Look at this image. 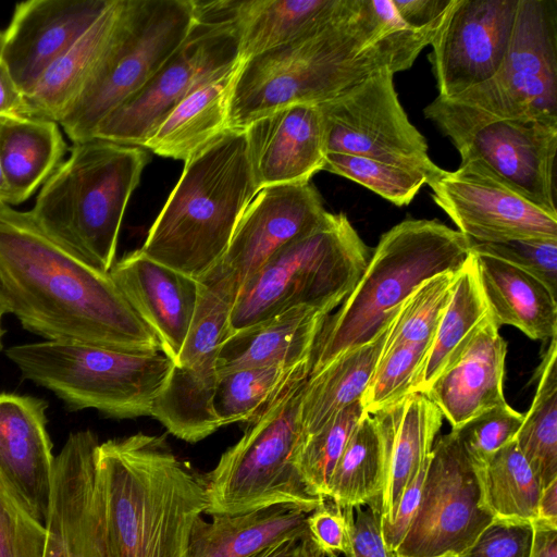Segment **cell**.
<instances>
[{"mask_svg":"<svg viewBox=\"0 0 557 557\" xmlns=\"http://www.w3.org/2000/svg\"><path fill=\"white\" fill-rule=\"evenodd\" d=\"M0 290L9 312L46 341L153 352L160 343L109 273L49 238L29 211L0 207Z\"/></svg>","mask_w":557,"mask_h":557,"instance_id":"1","label":"cell"},{"mask_svg":"<svg viewBox=\"0 0 557 557\" xmlns=\"http://www.w3.org/2000/svg\"><path fill=\"white\" fill-rule=\"evenodd\" d=\"M437 27L405 28L370 0L326 29L240 62L230 96L228 127L294 104H321L372 75L408 70Z\"/></svg>","mask_w":557,"mask_h":557,"instance_id":"2","label":"cell"},{"mask_svg":"<svg viewBox=\"0 0 557 557\" xmlns=\"http://www.w3.org/2000/svg\"><path fill=\"white\" fill-rule=\"evenodd\" d=\"M96 461L111 556L186 557L208 505L203 475L145 433L99 444Z\"/></svg>","mask_w":557,"mask_h":557,"instance_id":"3","label":"cell"},{"mask_svg":"<svg viewBox=\"0 0 557 557\" xmlns=\"http://www.w3.org/2000/svg\"><path fill=\"white\" fill-rule=\"evenodd\" d=\"M257 191L245 132L228 129L185 162L139 250L199 281L223 258Z\"/></svg>","mask_w":557,"mask_h":557,"instance_id":"4","label":"cell"},{"mask_svg":"<svg viewBox=\"0 0 557 557\" xmlns=\"http://www.w3.org/2000/svg\"><path fill=\"white\" fill-rule=\"evenodd\" d=\"M147 162L141 147L96 138L73 144L29 213L54 243L109 273L126 206Z\"/></svg>","mask_w":557,"mask_h":557,"instance_id":"5","label":"cell"},{"mask_svg":"<svg viewBox=\"0 0 557 557\" xmlns=\"http://www.w3.org/2000/svg\"><path fill=\"white\" fill-rule=\"evenodd\" d=\"M470 255V240L437 220L408 219L385 232L352 292L326 317L309 375L373 339L421 282L460 270Z\"/></svg>","mask_w":557,"mask_h":557,"instance_id":"6","label":"cell"},{"mask_svg":"<svg viewBox=\"0 0 557 557\" xmlns=\"http://www.w3.org/2000/svg\"><path fill=\"white\" fill-rule=\"evenodd\" d=\"M371 255L345 213L327 212L277 250L239 289L227 335L294 307L330 314L352 292Z\"/></svg>","mask_w":557,"mask_h":557,"instance_id":"7","label":"cell"},{"mask_svg":"<svg viewBox=\"0 0 557 557\" xmlns=\"http://www.w3.org/2000/svg\"><path fill=\"white\" fill-rule=\"evenodd\" d=\"M22 375L73 410L96 409L116 419L151 416L174 362L162 351H124L44 341L7 350Z\"/></svg>","mask_w":557,"mask_h":557,"instance_id":"8","label":"cell"},{"mask_svg":"<svg viewBox=\"0 0 557 557\" xmlns=\"http://www.w3.org/2000/svg\"><path fill=\"white\" fill-rule=\"evenodd\" d=\"M296 384L259 418L203 475L208 505L206 512L240 515L274 505H290L306 512L319 507L297 467L305 441L300 418L302 388Z\"/></svg>","mask_w":557,"mask_h":557,"instance_id":"9","label":"cell"},{"mask_svg":"<svg viewBox=\"0 0 557 557\" xmlns=\"http://www.w3.org/2000/svg\"><path fill=\"white\" fill-rule=\"evenodd\" d=\"M191 0H123L111 40L82 92L59 121L73 144L140 90L194 25Z\"/></svg>","mask_w":557,"mask_h":557,"instance_id":"10","label":"cell"},{"mask_svg":"<svg viewBox=\"0 0 557 557\" xmlns=\"http://www.w3.org/2000/svg\"><path fill=\"white\" fill-rule=\"evenodd\" d=\"M424 115L450 139L461 161L483 162L504 183L557 215L556 123L503 119L440 96L424 109Z\"/></svg>","mask_w":557,"mask_h":557,"instance_id":"11","label":"cell"},{"mask_svg":"<svg viewBox=\"0 0 557 557\" xmlns=\"http://www.w3.org/2000/svg\"><path fill=\"white\" fill-rule=\"evenodd\" d=\"M194 18L180 47L140 90L100 121L92 138L144 148L183 99L242 62L232 21L195 10Z\"/></svg>","mask_w":557,"mask_h":557,"instance_id":"12","label":"cell"},{"mask_svg":"<svg viewBox=\"0 0 557 557\" xmlns=\"http://www.w3.org/2000/svg\"><path fill=\"white\" fill-rule=\"evenodd\" d=\"M199 282L194 320L166 382L154 400L151 417L175 437L197 443L221 428L214 411L218 358L227 336L237 290L211 271Z\"/></svg>","mask_w":557,"mask_h":557,"instance_id":"13","label":"cell"},{"mask_svg":"<svg viewBox=\"0 0 557 557\" xmlns=\"http://www.w3.org/2000/svg\"><path fill=\"white\" fill-rule=\"evenodd\" d=\"M454 100L503 119L557 124V0H518L499 69Z\"/></svg>","mask_w":557,"mask_h":557,"instance_id":"14","label":"cell"},{"mask_svg":"<svg viewBox=\"0 0 557 557\" xmlns=\"http://www.w3.org/2000/svg\"><path fill=\"white\" fill-rule=\"evenodd\" d=\"M385 69L342 95L318 104L326 152L371 158L421 172L426 183L442 169L431 159L423 135L411 124Z\"/></svg>","mask_w":557,"mask_h":557,"instance_id":"15","label":"cell"},{"mask_svg":"<svg viewBox=\"0 0 557 557\" xmlns=\"http://www.w3.org/2000/svg\"><path fill=\"white\" fill-rule=\"evenodd\" d=\"M493 519L483 504L476 468L450 431L433 444L419 507L396 554L458 555Z\"/></svg>","mask_w":557,"mask_h":557,"instance_id":"16","label":"cell"},{"mask_svg":"<svg viewBox=\"0 0 557 557\" xmlns=\"http://www.w3.org/2000/svg\"><path fill=\"white\" fill-rule=\"evenodd\" d=\"M434 202L470 242L557 239L553 215L504 183L483 162L461 161L430 180Z\"/></svg>","mask_w":557,"mask_h":557,"instance_id":"17","label":"cell"},{"mask_svg":"<svg viewBox=\"0 0 557 557\" xmlns=\"http://www.w3.org/2000/svg\"><path fill=\"white\" fill-rule=\"evenodd\" d=\"M518 0H453L430 45L438 96L454 99L491 79L511 37Z\"/></svg>","mask_w":557,"mask_h":557,"instance_id":"18","label":"cell"},{"mask_svg":"<svg viewBox=\"0 0 557 557\" xmlns=\"http://www.w3.org/2000/svg\"><path fill=\"white\" fill-rule=\"evenodd\" d=\"M97 436L72 433L54 458L42 557H112L97 475Z\"/></svg>","mask_w":557,"mask_h":557,"instance_id":"19","label":"cell"},{"mask_svg":"<svg viewBox=\"0 0 557 557\" xmlns=\"http://www.w3.org/2000/svg\"><path fill=\"white\" fill-rule=\"evenodd\" d=\"M327 211L310 183L259 189L242 214L230 245L211 271L242 286L282 247L318 227Z\"/></svg>","mask_w":557,"mask_h":557,"instance_id":"20","label":"cell"},{"mask_svg":"<svg viewBox=\"0 0 557 557\" xmlns=\"http://www.w3.org/2000/svg\"><path fill=\"white\" fill-rule=\"evenodd\" d=\"M111 3L112 0H29L15 5L4 30L1 62L23 96Z\"/></svg>","mask_w":557,"mask_h":557,"instance_id":"21","label":"cell"},{"mask_svg":"<svg viewBox=\"0 0 557 557\" xmlns=\"http://www.w3.org/2000/svg\"><path fill=\"white\" fill-rule=\"evenodd\" d=\"M257 189L308 183L323 170L325 132L318 104H294L262 116L245 129Z\"/></svg>","mask_w":557,"mask_h":557,"instance_id":"22","label":"cell"},{"mask_svg":"<svg viewBox=\"0 0 557 557\" xmlns=\"http://www.w3.org/2000/svg\"><path fill=\"white\" fill-rule=\"evenodd\" d=\"M47 406L41 398L0 393V476L44 524L55 458L47 432Z\"/></svg>","mask_w":557,"mask_h":557,"instance_id":"23","label":"cell"},{"mask_svg":"<svg viewBox=\"0 0 557 557\" xmlns=\"http://www.w3.org/2000/svg\"><path fill=\"white\" fill-rule=\"evenodd\" d=\"M129 306L174 363L189 333L199 298V282L145 256L139 249L109 271Z\"/></svg>","mask_w":557,"mask_h":557,"instance_id":"24","label":"cell"},{"mask_svg":"<svg viewBox=\"0 0 557 557\" xmlns=\"http://www.w3.org/2000/svg\"><path fill=\"white\" fill-rule=\"evenodd\" d=\"M492 318L465 351L423 393L457 429L484 411L506 404L507 345Z\"/></svg>","mask_w":557,"mask_h":557,"instance_id":"25","label":"cell"},{"mask_svg":"<svg viewBox=\"0 0 557 557\" xmlns=\"http://www.w3.org/2000/svg\"><path fill=\"white\" fill-rule=\"evenodd\" d=\"M360 0H230L240 61L318 34L354 13Z\"/></svg>","mask_w":557,"mask_h":557,"instance_id":"26","label":"cell"},{"mask_svg":"<svg viewBox=\"0 0 557 557\" xmlns=\"http://www.w3.org/2000/svg\"><path fill=\"white\" fill-rule=\"evenodd\" d=\"M443 418L423 393H411L391 406L379 495L381 525L393 521L405 490L429 465Z\"/></svg>","mask_w":557,"mask_h":557,"instance_id":"27","label":"cell"},{"mask_svg":"<svg viewBox=\"0 0 557 557\" xmlns=\"http://www.w3.org/2000/svg\"><path fill=\"white\" fill-rule=\"evenodd\" d=\"M327 315L299 306L228 334L219 352V376L246 368L290 366L310 359Z\"/></svg>","mask_w":557,"mask_h":557,"instance_id":"28","label":"cell"},{"mask_svg":"<svg viewBox=\"0 0 557 557\" xmlns=\"http://www.w3.org/2000/svg\"><path fill=\"white\" fill-rule=\"evenodd\" d=\"M472 255L482 293L497 327L515 326L532 339L556 337V295L545 284L504 260Z\"/></svg>","mask_w":557,"mask_h":557,"instance_id":"29","label":"cell"},{"mask_svg":"<svg viewBox=\"0 0 557 557\" xmlns=\"http://www.w3.org/2000/svg\"><path fill=\"white\" fill-rule=\"evenodd\" d=\"M310 512L290 505H274L240 515L200 517L191 531L186 557H251L287 540L309 534Z\"/></svg>","mask_w":557,"mask_h":557,"instance_id":"30","label":"cell"},{"mask_svg":"<svg viewBox=\"0 0 557 557\" xmlns=\"http://www.w3.org/2000/svg\"><path fill=\"white\" fill-rule=\"evenodd\" d=\"M123 0L110 7L23 96L17 115L59 123L91 76L115 29Z\"/></svg>","mask_w":557,"mask_h":557,"instance_id":"31","label":"cell"},{"mask_svg":"<svg viewBox=\"0 0 557 557\" xmlns=\"http://www.w3.org/2000/svg\"><path fill=\"white\" fill-rule=\"evenodd\" d=\"M67 150L57 122L20 115L0 119V161L8 206L30 198L60 166Z\"/></svg>","mask_w":557,"mask_h":557,"instance_id":"32","label":"cell"},{"mask_svg":"<svg viewBox=\"0 0 557 557\" xmlns=\"http://www.w3.org/2000/svg\"><path fill=\"white\" fill-rule=\"evenodd\" d=\"M239 64L183 99L159 124L144 149L186 162L228 131L230 96Z\"/></svg>","mask_w":557,"mask_h":557,"instance_id":"33","label":"cell"},{"mask_svg":"<svg viewBox=\"0 0 557 557\" xmlns=\"http://www.w3.org/2000/svg\"><path fill=\"white\" fill-rule=\"evenodd\" d=\"M394 315L373 339L343 352L308 376L300 403L306 436L317 432L341 410L360 400L381 356Z\"/></svg>","mask_w":557,"mask_h":557,"instance_id":"34","label":"cell"},{"mask_svg":"<svg viewBox=\"0 0 557 557\" xmlns=\"http://www.w3.org/2000/svg\"><path fill=\"white\" fill-rule=\"evenodd\" d=\"M490 317L471 253L458 273L453 295L417 371L410 394L424 393L459 358Z\"/></svg>","mask_w":557,"mask_h":557,"instance_id":"35","label":"cell"},{"mask_svg":"<svg viewBox=\"0 0 557 557\" xmlns=\"http://www.w3.org/2000/svg\"><path fill=\"white\" fill-rule=\"evenodd\" d=\"M389 409L362 413L333 470L325 498L341 509L379 500Z\"/></svg>","mask_w":557,"mask_h":557,"instance_id":"36","label":"cell"},{"mask_svg":"<svg viewBox=\"0 0 557 557\" xmlns=\"http://www.w3.org/2000/svg\"><path fill=\"white\" fill-rule=\"evenodd\" d=\"M310 359L290 366H264L219 376L214 411L222 426L252 422L296 384L308 379Z\"/></svg>","mask_w":557,"mask_h":557,"instance_id":"37","label":"cell"},{"mask_svg":"<svg viewBox=\"0 0 557 557\" xmlns=\"http://www.w3.org/2000/svg\"><path fill=\"white\" fill-rule=\"evenodd\" d=\"M556 346L554 337L533 376L537 382L534 399L513 440L543 488L557 480Z\"/></svg>","mask_w":557,"mask_h":557,"instance_id":"38","label":"cell"},{"mask_svg":"<svg viewBox=\"0 0 557 557\" xmlns=\"http://www.w3.org/2000/svg\"><path fill=\"white\" fill-rule=\"evenodd\" d=\"M475 468L483 504L494 518L536 520L543 486L515 441Z\"/></svg>","mask_w":557,"mask_h":557,"instance_id":"39","label":"cell"},{"mask_svg":"<svg viewBox=\"0 0 557 557\" xmlns=\"http://www.w3.org/2000/svg\"><path fill=\"white\" fill-rule=\"evenodd\" d=\"M458 271H446L421 282L396 311L383 348L432 344L450 300Z\"/></svg>","mask_w":557,"mask_h":557,"instance_id":"40","label":"cell"},{"mask_svg":"<svg viewBox=\"0 0 557 557\" xmlns=\"http://www.w3.org/2000/svg\"><path fill=\"white\" fill-rule=\"evenodd\" d=\"M363 413L360 401L337 412L321 429L305 437L297 467L308 490L325 498L333 470Z\"/></svg>","mask_w":557,"mask_h":557,"instance_id":"41","label":"cell"},{"mask_svg":"<svg viewBox=\"0 0 557 557\" xmlns=\"http://www.w3.org/2000/svg\"><path fill=\"white\" fill-rule=\"evenodd\" d=\"M323 170L354 181L399 207L409 205L426 184L421 172L354 154L327 152Z\"/></svg>","mask_w":557,"mask_h":557,"instance_id":"42","label":"cell"},{"mask_svg":"<svg viewBox=\"0 0 557 557\" xmlns=\"http://www.w3.org/2000/svg\"><path fill=\"white\" fill-rule=\"evenodd\" d=\"M431 344L395 345L383 348L360 397L364 413L373 414L405 399Z\"/></svg>","mask_w":557,"mask_h":557,"instance_id":"43","label":"cell"},{"mask_svg":"<svg viewBox=\"0 0 557 557\" xmlns=\"http://www.w3.org/2000/svg\"><path fill=\"white\" fill-rule=\"evenodd\" d=\"M524 419L507 403L491 408L463 425L451 430L475 467L515 440Z\"/></svg>","mask_w":557,"mask_h":557,"instance_id":"44","label":"cell"},{"mask_svg":"<svg viewBox=\"0 0 557 557\" xmlns=\"http://www.w3.org/2000/svg\"><path fill=\"white\" fill-rule=\"evenodd\" d=\"M45 524L34 518L0 476V557H42Z\"/></svg>","mask_w":557,"mask_h":557,"instance_id":"45","label":"cell"},{"mask_svg":"<svg viewBox=\"0 0 557 557\" xmlns=\"http://www.w3.org/2000/svg\"><path fill=\"white\" fill-rule=\"evenodd\" d=\"M472 253L487 255L511 263L557 292V239L524 238L496 243L470 242Z\"/></svg>","mask_w":557,"mask_h":557,"instance_id":"46","label":"cell"},{"mask_svg":"<svg viewBox=\"0 0 557 557\" xmlns=\"http://www.w3.org/2000/svg\"><path fill=\"white\" fill-rule=\"evenodd\" d=\"M531 521L494 518L457 557H530Z\"/></svg>","mask_w":557,"mask_h":557,"instance_id":"47","label":"cell"},{"mask_svg":"<svg viewBox=\"0 0 557 557\" xmlns=\"http://www.w3.org/2000/svg\"><path fill=\"white\" fill-rule=\"evenodd\" d=\"M347 525L346 557H398L383 537L379 500L342 509Z\"/></svg>","mask_w":557,"mask_h":557,"instance_id":"48","label":"cell"},{"mask_svg":"<svg viewBox=\"0 0 557 557\" xmlns=\"http://www.w3.org/2000/svg\"><path fill=\"white\" fill-rule=\"evenodd\" d=\"M307 527L313 543L324 557H336L346 552V521L342 509L331 499L323 498L322 504L308 515Z\"/></svg>","mask_w":557,"mask_h":557,"instance_id":"49","label":"cell"},{"mask_svg":"<svg viewBox=\"0 0 557 557\" xmlns=\"http://www.w3.org/2000/svg\"><path fill=\"white\" fill-rule=\"evenodd\" d=\"M426 469L428 466L405 490L393 521L389 524L381 525L386 545L395 552L404 540L419 507Z\"/></svg>","mask_w":557,"mask_h":557,"instance_id":"50","label":"cell"},{"mask_svg":"<svg viewBox=\"0 0 557 557\" xmlns=\"http://www.w3.org/2000/svg\"><path fill=\"white\" fill-rule=\"evenodd\" d=\"M404 23L414 30L437 27L453 0H392Z\"/></svg>","mask_w":557,"mask_h":557,"instance_id":"51","label":"cell"},{"mask_svg":"<svg viewBox=\"0 0 557 557\" xmlns=\"http://www.w3.org/2000/svg\"><path fill=\"white\" fill-rule=\"evenodd\" d=\"M251 557H324L313 543L310 534L272 545Z\"/></svg>","mask_w":557,"mask_h":557,"instance_id":"52","label":"cell"},{"mask_svg":"<svg viewBox=\"0 0 557 557\" xmlns=\"http://www.w3.org/2000/svg\"><path fill=\"white\" fill-rule=\"evenodd\" d=\"M22 100L23 94L7 67L0 62V119L17 115Z\"/></svg>","mask_w":557,"mask_h":557,"instance_id":"53","label":"cell"},{"mask_svg":"<svg viewBox=\"0 0 557 557\" xmlns=\"http://www.w3.org/2000/svg\"><path fill=\"white\" fill-rule=\"evenodd\" d=\"M533 523V544L530 557H557V528L539 519Z\"/></svg>","mask_w":557,"mask_h":557,"instance_id":"54","label":"cell"},{"mask_svg":"<svg viewBox=\"0 0 557 557\" xmlns=\"http://www.w3.org/2000/svg\"><path fill=\"white\" fill-rule=\"evenodd\" d=\"M536 519L557 528V480L542 490Z\"/></svg>","mask_w":557,"mask_h":557,"instance_id":"55","label":"cell"},{"mask_svg":"<svg viewBox=\"0 0 557 557\" xmlns=\"http://www.w3.org/2000/svg\"><path fill=\"white\" fill-rule=\"evenodd\" d=\"M8 312H9L8 305H7L5 299L0 290V350H2V348H3L2 339H3V335L5 333V330L2 326V319H3V315Z\"/></svg>","mask_w":557,"mask_h":557,"instance_id":"56","label":"cell"},{"mask_svg":"<svg viewBox=\"0 0 557 557\" xmlns=\"http://www.w3.org/2000/svg\"><path fill=\"white\" fill-rule=\"evenodd\" d=\"M2 206H8V190L0 161V207Z\"/></svg>","mask_w":557,"mask_h":557,"instance_id":"57","label":"cell"},{"mask_svg":"<svg viewBox=\"0 0 557 557\" xmlns=\"http://www.w3.org/2000/svg\"><path fill=\"white\" fill-rule=\"evenodd\" d=\"M3 42H4V32H0V62H1Z\"/></svg>","mask_w":557,"mask_h":557,"instance_id":"58","label":"cell"},{"mask_svg":"<svg viewBox=\"0 0 557 557\" xmlns=\"http://www.w3.org/2000/svg\"><path fill=\"white\" fill-rule=\"evenodd\" d=\"M398 557H399V556H398ZM435 557H457V555H454V554H445V555L435 556Z\"/></svg>","mask_w":557,"mask_h":557,"instance_id":"59","label":"cell"}]
</instances>
